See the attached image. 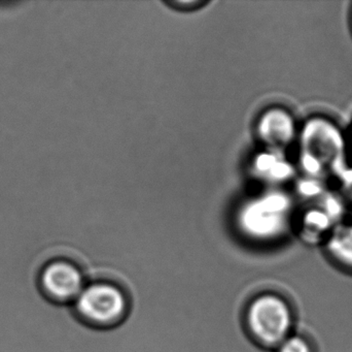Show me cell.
Wrapping results in <instances>:
<instances>
[{
  "instance_id": "11",
  "label": "cell",
  "mask_w": 352,
  "mask_h": 352,
  "mask_svg": "<svg viewBox=\"0 0 352 352\" xmlns=\"http://www.w3.org/2000/svg\"><path fill=\"white\" fill-rule=\"evenodd\" d=\"M351 32H352V10H351Z\"/></svg>"
},
{
  "instance_id": "7",
  "label": "cell",
  "mask_w": 352,
  "mask_h": 352,
  "mask_svg": "<svg viewBox=\"0 0 352 352\" xmlns=\"http://www.w3.org/2000/svg\"><path fill=\"white\" fill-rule=\"evenodd\" d=\"M294 184H295L294 196L296 200H302L304 204L318 200L332 187V185L328 182L300 175Z\"/></svg>"
},
{
  "instance_id": "5",
  "label": "cell",
  "mask_w": 352,
  "mask_h": 352,
  "mask_svg": "<svg viewBox=\"0 0 352 352\" xmlns=\"http://www.w3.org/2000/svg\"><path fill=\"white\" fill-rule=\"evenodd\" d=\"M41 285L54 299L69 300L82 293V278L78 269L64 262H52L41 274Z\"/></svg>"
},
{
  "instance_id": "4",
  "label": "cell",
  "mask_w": 352,
  "mask_h": 352,
  "mask_svg": "<svg viewBox=\"0 0 352 352\" xmlns=\"http://www.w3.org/2000/svg\"><path fill=\"white\" fill-rule=\"evenodd\" d=\"M78 310L89 320L99 324L113 322L126 308L123 293L109 284H93L82 291L76 298Z\"/></svg>"
},
{
  "instance_id": "8",
  "label": "cell",
  "mask_w": 352,
  "mask_h": 352,
  "mask_svg": "<svg viewBox=\"0 0 352 352\" xmlns=\"http://www.w3.org/2000/svg\"><path fill=\"white\" fill-rule=\"evenodd\" d=\"M332 187L340 194L349 208H352V161L333 182Z\"/></svg>"
},
{
  "instance_id": "9",
  "label": "cell",
  "mask_w": 352,
  "mask_h": 352,
  "mask_svg": "<svg viewBox=\"0 0 352 352\" xmlns=\"http://www.w3.org/2000/svg\"><path fill=\"white\" fill-rule=\"evenodd\" d=\"M280 352H310V349L303 339L291 337L281 342Z\"/></svg>"
},
{
  "instance_id": "2",
  "label": "cell",
  "mask_w": 352,
  "mask_h": 352,
  "mask_svg": "<svg viewBox=\"0 0 352 352\" xmlns=\"http://www.w3.org/2000/svg\"><path fill=\"white\" fill-rule=\"evenodd\" d=\"M248 324L254 336L262 342L281 343L291 329V312L283 300L274 296H264L250 306Z\"/></svg>"
},
{
  "instance_id": "1",
  "label": "cell",
  "mask_w": 352,
  "mask_h": 352,
  "mask_svg": "<svg viewBox=\"0 0 352 352\" xmlns=\"http://www.w3.org/2000/svg\"><path fill=\"white\" fill-rule=\"evenodd\" d=\"M293 151L300 176L331 185L351 161L346 130L324 113L310 114L301 120Z\"/></svg>"
},
{
  "instance_id": "6",
  "label": "cell",
  "mask_w": 352,
  "mask_h": 352,
  "mask_svg": "<svg viewBox=\"0 0 352 352\" xmlns=\"http://www.w3.org/2000/svg\"><path fill=\"white\" fill-rule=\"evenodd\" d=\"M327 247L333 256L352 266V222L344 220L336 225L328 236Z\"/></svg>"
},
{
  "instance_id": "10",
  "label": "cell",
  "mask_w": 352,
  "mask_h": 352,
  "mask_svg": "<svg viewBox=\"0 0 352 352\" xmlns=\"http://www.w3.org/2000/svg\"><path fill=\"white\" fill-rule=\"evenodd\" d=\"M346 130L347 140H349V152H351V161H352V119L351 123L349 124Z\"/></svg>"
},
{
  "instance_id": "3",
  "label": "cell",
  "mask_w": 352,
  "mask_h": 352,
  "mask_svg": "<svg viewBox=\"0 0 352 352\" xmlns=\"http://www.w3.org/2000/svg\"><path fill=\"white\" fill-rule=\"evenodd\" d=\"M300 122L301 120L289 107L271 105L258 118V138L266 149L289 153L297 141Z\"/></svg>"
}]
</instances>
